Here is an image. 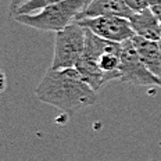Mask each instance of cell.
Here are the masks:
<instances>
[{"label":"cell","mask_w":161,"mask_h":161,"mask_svg":"<svg viewBox=\"0 0 161 161\" xmlns=\"http://www.w3.org/2000/svg\"><path fill=\"white\" fill-rule=\"evenodd\" d=\"M35 95L42 103L68 115H74L97 102V92L83 80L76 68H49Z\"/></svg>","instance_id":"obj_1"},{"label":"cell","mask_w":161,"mask_h":161,"mask_svg":"<svg viewBox=\"0 0 161 161\" xmlns=\"http://www.w3.org/2000/svg\"><path fill=\"white\" fill-rule=\"evenodd\" d=\"M89 4V0H64L31 14H18L13 18L19 24L38 31L57 32L75 21L76 15Z\"/></svg>","instance_id":"obj_2"},{"label":"cell","mask_w":161,"mask_h":161,"mask_svg":"<svg viewBox=\"0 0 161 161\" xmlns=\"http://www.w3.org/2000/svg\"><path fill=\"white\" fill-rule=\"evenodd\" d=\"M54 33V53L50 68H75L85 50V28L72 22Z\"/></svg>","instance_id":"obj_3"},{"label":"cell","mask_w":161,"mask_h":161,"mask_svg":"<svg viewBox=\"0 0 161 161\" xmlns=\"http://www.w3.org/2000/svg\"><path fill=\"white\" fill-rule=\"evenodd\" d=\"M119 71V80L122 83H128V85L133 86H158L161 88V80L140 60L132 43V39L122 43Z\"/></svg>","instance_id":"obj_4"},{"label":"cell","mask_w":161,"mask_h":161,"mask_svg":"<svg viewBox=\"0 0 161 161\" xmlns=\"http://www.w3.org/2000/svg\"><path fill=\"white\" fill-rule=\"evenodd\" d=\"M75 22L80 26H83V28H88L89 31L96 33L100 38L113 40V42L124 43L135 36V32L130 28L129 19L124 18V17L100 15L90 17V18H82Z\"/></svg>","instance_id":"obj_5"},{"label":"cell","mask_w":161,"mask_h":161,"mask_svg":"<svg viewBox=\"0 0 161 161\" xmlns=\"http://www.w3.org/2000/svg\"><path fill=\"white\" fill-rule=\"evenodd\" d=\"M132 14L133 11L128 7L125 0H92L76 15L75 21L82 18H90V17H100V15H117L129 19V17Z\"/></svg>","instance_id":"obj_6"},{"label":"cell","mask_w":161,"mask_h":161,"mask_svg":"<svg viewBox=\"0 0 161 161\" xmlns=\"http://www.w3.org/2000/svg\"><path fill=\"white\" fill-rule=\"evenodd\" d=\"M129 24L130 28L135 32V36H140V38L150 39V40H157L160 42V26L161 22L156 14L153 13V10L147 7L142 11L133 13L129 17Z\"/></svg>","instance_id":"obj_7"},{"label":"cell","mask_w":161,"mask_h":161,"mask_svg":"<svg viewBox=\"0 0 161 161\" xmlns=\"http://www.w3.org/2000/svg\"><path fill=\"white\" fill-rule=\"evenodd\" d=\"M132 43L135 46L140 60L145 63V65L152 71L157 78H161V47L160 42L133 36ZM161 80V79H160Z\"/></svg>","instance_id":"obj_8"},{"label":"cell","mask_w":161,"mask_h":161,"mask_svg":"<svg viewBox=\"0 0 161 161\" xmlns=\"http://www.w3.org/2000/svg\"><path fill=\"white\" fill-rule=\"evenodd\" d=\"M60 2H64V0H26V2H24L15 10L13 17L18 15V14H31V13H36V11H39V10L47 7V6L56 4V3H60Z\"/></svg>","instance_id":"obj_9"},{"label":"cell","mask_w":161,"mask_h":161,"mask_svg":"<svg viewBox=\"0 0 161 161\" xmlns=\"http://www.w3.org/2000/svg\"><path fill=\"white\" fill-rule=\"evenodd\" d=\"M125 2H126V4H128V7L132 10L133 13L142 11V10L150 7L147 0H125Z\"/></svg>","instance_id":"obj_10"},{"label":"cell","mask_w":161,"mask_h":161,"mask_svg":"<svg viewBox=\"0 0 161 161\" xmlns=\"http://www.w3.org/2000/svg\"><path fill=\"white\" fill-rule=\"evenodd\" d=\"M24 2H25V0H10V15L14 14V11H15V10L18 8Z\"/></svg>","instance_id":"obj_11"},{"label":"cell","mask_w":161,"mask_h":161,"mask_svg":"<svg viewBox=\"0 0 161 161\" xmlns=\"http://www.w3.org/2000/svg\"><path fill=\"white\" fill-rule=\"evenodd\" d=\"M6 86H7V78H6V74L0 69V93L6 89Z\"/></svg>","instance_id":"obj_12"},{"label":"cell","mask_w":161,"mask_h":161,"mask_svg":"<svg viewBox=\"0 0 161 161\" xmlns=\"http://www.w3.org/2000/svg\"><path fill=\"white\" fill-rule=\"evenodd\" d=\"M153 10V13L156 14V17L158 18V21L161 22V4H158V6H153V7H150Z\"/></svg>","instance_id":"obj_13"},{"label":"cell","mask_w":161,"mask_h":161,"mask_svg":"<svg viewBox=\"0 0 161 161\" xmlns=\"http://www.w3.org/2000/svg\"><path fill=\"white\" fill-rule=\"evenodd\" d=\"M149 2V6L150 7H153V6H158L161 4V0H147Z\"/></svg>","instance_id":"obj_14"},{"label":"cell","mask_w":161,"mask_h":161,"mask_svg":"<svg viewBox=\"0 0 161 161\" xmlns=\"http://www.w3.org/2000/svg\"><path fill=\"white\" fill-rule=\"evenodd\" d=\"M160 36H161V26H160Z\"/></svg>","instance_id":"obj_15"},{"label":"cell","mask_w":161,"mask_h":161,"mask_svg":"<svg viewBox=\"0 0 161 161\" xmlns=\"http://www.w3.org/2000/svg\"><path fill=\"white\" fill-rule=\"evenodd\" d=\"M90 2H92V0H89V3H90Z\"/></svg>","instance_id":"obj_16"},{"label":"cell","mask_w":161,"mask_h":161,"mask_svg":"<svg viewBox=\"0 0 161 161\" xmlns=\"http://www.w3.org/2000/svg\"><path fill=\"white\" fill-rule=\"evenodd\" d=\"M25 2H26V0H25Z\"/></svg>","instance_id":"obj_17"}]
</instances>
